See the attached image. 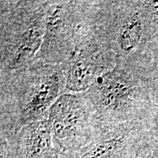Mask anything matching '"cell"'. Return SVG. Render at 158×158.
Masks as SVG:
<instances>
[{
    "mask_svg": "<svg viewBox=\"0 0 158 158\" xmlns=\"http://www.w3.org/2000/svg\"><path fill=\"white\" fill-rule=\"evenodd\" d=\"M152 86L155 103L158 106V64L152 74Z\"/></svg>",
    "mask_w": 158,
    "mask_h": 158,
    "instance_id": "cell-11",
    "label": "cell"
},
{
    "mask_svg": "<svg viewBox=\"0 0 158 158\" xmlns=\"http://www.w3.org/2000/svg\"><path fill=\"white\" fill-rule=\"evenodd\" d=\"M142 54L149 59L155 68L158 64V35L149 41Z\"/></svg>",
    "mask_w": 158,
    "mask_h": 158,
    "instance_id": "cell-10",
    "label": "cell"
},
{
    "mask_svg": "<svg viewBox=\"0 0 158 158\" xmlns=\"http://www.w3.org/2000/svg\"><path fill=\"white\" fill-rule=\"evenodd\" d=\"M85 14L117 59L143 53L156 35L143 1L88 0Z\"/></svg>",
    "mask_w": 158,
    "mask_h": 158,
    "instance_id": "cell-3",
    "label": "cell"
},
{
    "mask_svg": "<svg viewBox=\"0 0 158 158\" xmlns=\"http://www.w3.org/2000/svg\"><path fill=\"white\" fill-rule=\"evenodd\" d=\"M129 158H158V113L152 119Z\"/></svg>",
    "mask_w": 158,
    "mask_h": 158,
    "instance_id": "cell-9",
    "label": "cell"
},
{
    "mask_svg": "<svg viewBox=\"0 0 158 158\" xmlns=\"http://www.w3.org/2000/svg\"><path fill=\"white\" fill-rule=\"evenodd\" d=\"M86 7V4H85ZM117 57L99 37L84 15L77 31L76 46L67 65L65 92H84L115 68Z\"/></svg>",
    "mask_w": 158,
    "mask_h": 158,
    "instance_id": "cell-6",
    "label": "cell"
},
{
    "mask_svg": "<svg viewBox=\"0 0 158 158\" xmlns=\"http://www.w3.org/2000/svg\"><path fill=\"white\" fill-rule=\"evenodd\" d=\"M86 1L48 0L45 33L35 59L49 64H66L73 53L78 26Z\"/></svg>",
    "mask_w": 158,
    "mask_h": 158,
    "instance_id": "cell-7",
    "label": "cell"
},
{
    "mask_svg": "<svg viewBox=\"0 0 158 158\" xmlns=\"http://www.w3.org/2000/svg\"><path fill=\"white\" fill-rule=\"evenodd\" d=\"M47 3L0 1V73L20 70L34 62L44 37Z\"/></svg>",
    "mask_w": 158,
    "mask_h": 158,
    "instance_id": "cell-4",
    "label": "cell"
},
{
    "mask_svg": "<svg viewBox=\"0 0 158 158\" xmlns=\"http://www.w3.org/2000/svg\"><path fill=\"white\" fill-rule=\"evenodd\" d=\"M48 118L55 143L69 158L92 141L100 122L86 92L62 94L51 107Z\"/></svg>",
    "mask_w": 158,
    "mask_h": 158,
    "instance_id": "cell-5",
    "label": "cell"
},
{
    "mask_svg": "<svg viewBox=\"0 0 158 158\" xmlns=\"http://www.w3.org/2000/svg\"><path fill=\"white\" fill-rule=\"evenodd\" d=\"M155 67L141 54L117 59L115 68L99 78L86 94L100 121H147L158 109L153 96Z\"/></svg>",
    "mask_w": 158,
    "mask_h": 158,
    "instance_id": "cell-2",
    "label": "cell"
},
{
    "mask_svg": "<svg viewBox=\"0 0 158 158\" xmlns=\"http://www.w3.org/2000/svg\"><path fill=\"white\" fill-rule=\"evenodd\" d=\"M66 64L35 59L28 66L0 73V131L18 133L48 117L49 110L66 89Z\"/></svg>",
    "mask_w": 158,
    "mask_h": 158,
    "instance_id": "cell-1",
    "label": "cell"
},
{
    "mask_svg": "<svg viewBox=\"0 0 158 158\" xmlns=\"http://www.w3.org/2000/svg\"><path fill=\"white\" fill-rule=\"evenodd\" d=\"M152 118L129 122L100 121L92 141L73 158H129Z\"/></svg>",
    "mask_w": 158,
    "mask_h": 158,
    "instance_id": "cell-8",
    "label": "cell"
}]
</instances>
